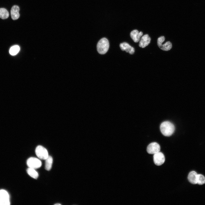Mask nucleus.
Here are the masks:
<instances>
[{
  "label": "nucleus",
  "mask_w": 205,
  "mask_h": 205,
  "mask_svg": "<svg viewBox=\"0 0 205 205\" xmlns=\"http://www.w3.org/2000/svg\"><path fill=\"white\" fill-rule=\"evenodd\" d=\"M20 49V47L18 45L13 46L10 49L9 53L12 56L16 55L19 52Z\"/></svg>",
  "instance_id": "dca6fc26"
},
{
  "label": "nucleus",
  "mask_w": 205,
  "mask_h": 205,
  "mask_svg": "<svg viewBox=\"0 0 205 205\" xmlns=\"http://www.w3.org/2000/svg\"><path fill=\"white\" fill-rule=\"evenodd\" d=\"M27 172L30 176L34 179H37L38 176V173L35 169L29 168L27 169Z\"/></svg>",
  "instance_id": "4468645a"
},
{
  "label": "nucleus",
  "mask_w": 205,
  "mask_h": 205,
  "mask_svg": "<svg viewBox=\"0 0 205 205\" xmlns=\"http://www.w3.org/2000/svg\"><path fill=\"white\" fill-rule=\"evenodd\" d=\"M165 40L164 36H161L158 38L157 40V45L161 50L168 51L170 50L172 47V43L169 41H167L163 44L162 43Z\"/></svg>",
  "instance_id": "7ed1b4c3"
},
{
  "label": "nucleus",
  "mask_w": 205,
  "mask_h": 205,
  "mask_svg": "<svg viewBox=\"0 0 205 205\" xmlns=\"http://www.w3.org/2000/svg\"><path fill=\"white\" fill-rule=\"evenodd\" d=\"M109 44L108 40L105 38L100 39L97 45V50L98 52L100 54H105L108 51Z\"/></svg>",
  "instance_id": "f03ea898"
},
{
  "label": "nucleus",
  "mask_w": 205,
  "mask_h": 205,
  "mask_svg": "<svg viewBox=\"0 0 205 205\" xmlns=\"http://www.w3.org/2000/svg\"><path fill=\"white\" fill-rule=\"evenodd\" d=\"M120 46L122 51H125L130 54H133L134 52V48L126 42H124L121 43L120 45Z\"/></svg>",
  "instance_id": "6e6552de"
},
{
  "label": "nucleus",
  "mask_w": 205,
  "mask_h": 205,
  "mask_svg": "<svg viewBox=\"0 0 205 205\" xmlns=\"http://www.w3.org/2000/svg\"><path fill=\"white\" fill-rule=\"evenodd\" d=\"M54 205H61V204H59V203H58V204H54Z\"/></svg>",
  "instance_id": "aec40b11"
},
{
  "label": "nucleus",
  "mask_w": 205,
  "mask_h": 205,
  "mask_svg": "<svg viewBox=\"0 0 205 205\" xmlns=\"http://www.w3.org/2000/svg\"><path fill=\"white\" fill-rule=\"evenodd\" d=\"M160 130L162 134L165 136H169L174 133L175 127L172 123L167 121L163 122L160 125Z\"/></svg>",
  "instance_id": "f257e3e1"
},
{
  "label": "nucleus",
  "mask_w": 205,
  "mask_h": 205,
  "mask_svg": "<svg viewBox=\"0 0 205 205\" xmlns=\"http://www.w3.org/2000/svg\"><path fill=\"white\" fill-rule=\"evenodd\" d=\"M151 40V38L148 34L144 35L140 40L139 46L142 48L145 47L150 43Z\"/></svg>",
  "instance_id": "1a4fd4ad"
},
{
  "label": "nucleus",
  "mask_w": 205,
  "mask_h": 205,
  "mask_svg": "<svg viewBox=\"0 0 205 205\" xmlns=\"http://www.w3.org/2000/svg\"><path fill=\"white\" fill-rule=\"evenodd\" d=\"M197 175V173L194 171H191L188 177L189 181L192 184H196Z\"/></svg>",
  "instance_id": "f8f14e48"
},
{
  "label": "nucleus",
  "mask_w": 205,
  "mask_h": 205,
  "mask_svg": "<svg viewBox=\"0 0 205 205\" xmlns=\"http://www.w3.org/2000/svg\"><path fill=\"white\" fill-rule=\"evenodd\" d=\"M153 159L154 163L157 166L161 165L165 161L164 155L160 151L154 154Z\"/></svg>",
  "instance_id": "423d86ee"
},
{
  "label": "nucleus",
  "mask_w": 205,
  "mask_h": 205,
  "mask_svg": "<svg viewBox=\"0 0 205 205\" xmlns=\"http://www.w3.org/2000/svg\"><path fill=\"white\" fill-rule=\"evenodd\" d=\"M160 147L159 144L155 142L150 144L147 148V152L150 154H154L160 151Z\"/></svg>",
  "instance_id": "0eeeda50"
},
{
  "label": "nucleus",
  "mask_w": 205,
  "mask_h": 205,
  "mask_svg": "<svg viewBox=\"0 0 205 205\" xmlns=\"http://www.w3.org/2000/svg\"><path fill=\"white\" fill-rule=\"evenodd\" d=\"M205 183V177L201 174H198L197 179V184L202 185Z\"/></svg>",
  "instance_id": "f3484780"
},
{
  "label": "nucleus",
  "mask_w": 205,
  "mask_h": 205,
  "mask_svg": "<svg viewBox=\"0 0 205 205\" xmlns=\"http://www.w3.org/2000/svg\"><path fill=\"white\" fill-rule=\"evenodd\" d=\"M19 8L17 5H15L13 6L11 10V17L13 20H16L18 19L20 16L19 13Z\"/></svg>",
  "instance_id": "9b49d317"
},
{
  "label": "nucleus",
  "mask_w": 205,
  "mask_h": 205,
  "mask_svg": "<svg viewBox=\"0 0 205 205\" xmlns=\"http://www.w3.org/2000/svg\"><path fill=\"white\" fill-rule=\"evenodd\" d=\"M27 164L29 168L35 169L41 167L42 162L40 160L36 158L31 157L27 159Z\"/></svg>",
  "instance_id": "39448f33"
},
{
  "label": "nucleus",
  "mask_w": 205,
  "mask_h": 205,
  "mask_svg": "<svg viewBox=\"0 0 205 205\" xmlns=\"http://www.w3.org/2000/svg\"><path fill=\"white\" fill-rule=\"evenodd\" d=\"M10 203L9 198H0V205H9Z\"/></svg>",
  "instance_id": "6ab92c4d"
},
{
  "label": "nucleus",
  "mask_w": 205,
  "mask_h": 205,
  "mask_svg": "<svg viewBox=\"0 0 205 205\" xmlns=\"http://www.w3.org/2000/svg\"><path fill=\"white\" fill-rule=\"evenodd\" d=\"M45 163V169L47 171H49L52 168L53 163V159L50 156H48L46 159Z\"/></svg>",
  "instance_id": "ddd939ff"
},
{
  "label": "nucleus",
  "mask_w": 205,
  "mask_h": 205,
  "mask_svg": "<svg viewBox=\"0 0 205 205\" xmlns=\"http://www.w3.org/2000/svg\"><path fill=\"white\" fill-rule=\"evenodd\" d=\"M35 153L37 156L42 160H45L49 156L47 150L41 145H38L36 147Z\"/></svg>",
  "instance_id": "20e7f679"
},
{
  "label": "nucleus",
  "mask_w": 205,
  "mask_h": 205,
  "mask_svg": "<svg viewBox=\"0 0 205 205\" xmlns=\"http://www.w3.org/2000/svg\"><path fill=\"white\" fill-rule=\"evenodd\" d=\"M0 198H9V195L7 191L4 190H0Z\"/></svg>",
  "instance_id": "a211bd4d"
},
{
  "label": "nucleus",
  "mask_w": 205,
  "mask_h": 205,
  "mask_svg": "<svg viewBox=\"0 0 205 205\" xmlns=\"http://www.w3.org/2000/svg\"><path fill=\"white\" fill-rule=\"evenodd\" d=\"M9 14L8 11L5 8H0V18L2 19H5L7 18Z\"/></svg>",
  "instance_id": "2eb2a0df"
},
{
  "label": "nucleus",
  "mask_w": 205,
  "mask_h": 205,
  "mask_svg": "<svg viewBox=\"0 0 205 205\" xmlns=\"http://www.w3.org/2000/svg\"><path fill=\"white\" fill-rule=\"evenodd\" d=\"M143 34L142 32H139L137 30H133L130 33L131 38L135 42H138L140 41V38Z\"/></svg>",
  "instance_id": "9d476101"
}]
</instances>
